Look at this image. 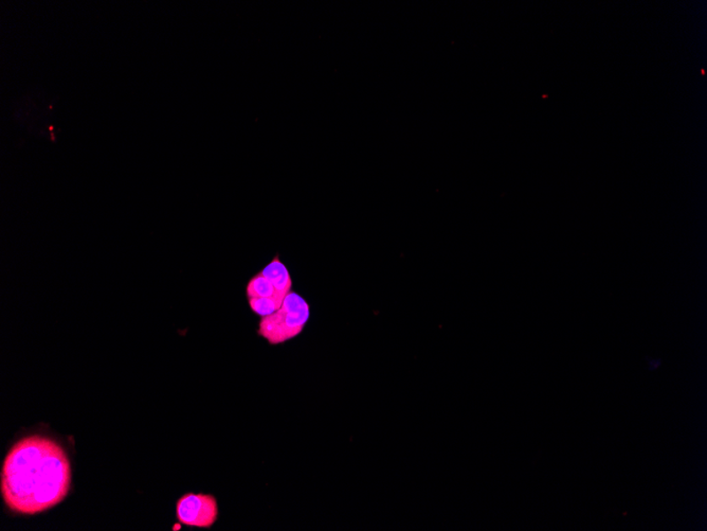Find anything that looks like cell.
Listing matches in <instances>:
<instances>
[{
	"label": "cell",
	"mask_w": 707,
	"mask_h": 531,
	"mask_svg": "<svg viewBox=\"0 0 707 531\" xmlns=\"http://www.w3.org/2000/svg\"><path fill=\"white\" fill-rule=\"evenodd\" d=\"M310 317L308 301L292 291L287 295L281 308L275 313L262 317L257 333L271 345H281L299 337Z\"/></svg>",
	"instance_id": "7a4b0ae2"
},
{
	"label": "cell",
	"mask_w": 707,
	"mask_h": 531,
	"mask_svg": "<svg viewBox=\"0 0 707 531\" xmlns=\"http://www.w3.org/2000/svg\"><path fill=\"white\" fill-rule=\"evenodd\" d=\"M246 294L248 298H278L284 300L277 293L275 287L262 275V273H257L255 277H252L247 284Z\"/></svg>",
	"instance_id": "5b68a950"
},
{
	"label": "cell",
	"mask_w": 707,
	"mask_h": 531,
	"mask_svg": "<svg viewBox=\"0 0 707 531\" xmlns=\"http://www.w3.org/2000/svg\"><path fill=\"white\" fill-rule=\"evenodd\" d=\"M70 485L67 454L51 438H23L4 458L0 488L13 512L32 516L46 511L67 496Z\"/></svg>",
	"instance_id": "6da1fadb"
},
{
	"label": "cell",
	"mask_w": 707,
	"mask_h": 531,
	"mask_svg": "<svg viewBox=\"0 0 707 531\" xmlns=\"http://www.w3.org/2000/svg\"><path fill=\"white\" fill-rule=\"evenodd\" d=\"M261 273L275 287L279 297L285 298L289 292H292V276H290L288 268L282 264L278 255L272 259L271 264L263 268Z\"/></svg>",
	"instance_id": "277c9868"
},
{
	"label": "cell",
	"mask_w": 707,
	"mask_h": 531,
	"mask_svg": "<svg viewBox=\"0 0 707 531\" xmlns=\"http://www.w3.org/2000/svg\"><path fill=\"white\" fill-rule=\"evenodd\" d=\"M179 523L190 527L210 528L218 519V503L211 495L186 494L177 503Z\"/></svg>",
	"instance_id": "3957f363"
},
{
	"label": "cell",
	"mask_w": 707,
	"mask_h": 531,
	"mask_svg": "<svg viewBox=\"0 0 707 531\" xmlns=\"http://www.w3.org/2000/svg\"><path fill=\"white\" fill-rule=\"evenodd\" d=\"M284 300L278 298H248L252 312L261 317L270 316L281 308Z\"/></svg>",
	"instance_id": "8992f818"
}]
</instances>
